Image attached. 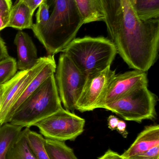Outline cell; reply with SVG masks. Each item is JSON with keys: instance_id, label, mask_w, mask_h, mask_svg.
<instances>
[{"instance_id": "obj_14", "label": "cell", "mask_w": 159, "mask_h": 159, "mask_svg": "<svg viewBox=\"0 0 159 159\" xmlns=\"http://www.w3.org/2000/svg\"><path fill=\"white\" fill-rule=\"evenodd\" d=\"M32 13L30 8L22 0H18L12 6L10 10L9 23L7 27L18 30L32 29L33 23Z\"/></svg>"}, {"instance_id": "obj_28", "label": "cell", "mask_w": 159, "mask_h": 159, "mask_svg": "<svg viewBox=\"0 0 159 159\" xmlns=\"http://www.w3.org/2000/svg\"><path fill=\"white\" fill-rule=\"evenodd\" d=\"M24 3L29 7L33 13L43 2L44 0H22Z\"/></svg>"}, {"instance_id": "obj_8", "label": "cell", "mask_w": 159, "mask_h": 159, "mask_svg": "<svg viewBox=\"0 0 159 159\" xmlns=\"http://www.w3.org/2000/svg\"><path fill=\"white\" fill-rule=\"evenodd\" d=\"M53 57L54 56H48L39 58L34 67L29 70L16 72L10 80L3 85V93L0 107V126L5 123L10 108L26 86Z\"/></svg>"}, {"instance_id": "obj_19", "label": "cell", "mask_w": 159, "mask_h": 159, "mask_svg": "<svg viewBox=\"0 0 159 159\" xmlns=\"http://www.w3.org/2000/svg\"><path fill=\"white\" fill-rule=\"evenodd\" d=\"M45 148L49 159H78L63 142L46 138Z\"/></svg>"}, {"instance_id": "obj_23", "label": "cell", "mask_w": 159, "mask_h": 159, "mask_svg": "<svg viewBox=\"0 0 159 159\" xmlns=\"http://www.w3.org/2000/svg\"><path fill=\"white\" fill-rule=\"evenodd\" d=\"M124 159H159V146L156 147L144 153L138 154Z\"/></svg>"}, {"instance_id": "obj_9", "label": "cell", "mask_w": 159, "mask_h": 159, "mask_svg": "<svg viewBox=\"0 0 159 159\" xmlns=\"http://www.w3.org/2000/svg\"><path fill=\"white\" fill-rule=\"evenodd\" d=\"M115 75L108 67L104 70L88 75L85 86L76 104V110L81 112L98 108L109 83Z\"/></svg>"}, {"instance_id": "obj_7", "label": "cell", "mask_w": 159, "mask_h": 159, "mask_svg": "<svg viewBox=\"0 0 159 159\" xmlns=\"http://www.w3.org/2000/svg\"><path fill=\"white\" fill-rule=\"evenodd\" d=\"M85 120L63 108L36 122L34 126L46 139L64 142L74 141L83 133Z\"/></svg>"}, {"instance_id": "obj_5", "label": "cell", "mask_w": 159, "mask_h": 159, "mask_svg": "<svg viewBox=\"0 0 159 159\" xmlns=\"http://www.w3.org/2000/svg\"><path fill=\"white\" fill-rule=\"evenodd\" d=\"M157 96L147 86L135 89L116 101L104 105L101 108L112 111L124 120L141 123L157 116Z\"/></svg>"}, {"instance_id": "obj_11", "label": "cell", "mask_w": 159, "mask_h": 159, "mask_svg": "<svg viewBox=\"0 0 159 159\" xmlns=\"http://www.w3.org/2000/svg\"><path fill=\"white\" fill-rule=\"evenodd\" d=\"M14 43L17 51V69L20 71L26 70L34 67L39 58L36 47L29 34L22 31L18 32Z\"/></svg>"}, {"instance_id": "obj_10", "label": "cell", "mask_w": 159, "mask_h": 159, "mask_svg": "<svg viewBox=\"0 0 159 159\" xmlns=\"http://www.w3.org/2000/svg\"><path fill=\"white\" fill-rule=\"evenodd\" d=\"M148 85L146 73L135 70L115 75L109 83L98 108L119 99L132 91Z\"/></svg>"}, {"instance_id": "obj_15", "label": "cell", "mask_w": 159, "mask_h": 159, "mask_svg": "<svg viewBox=\"0 0 159 159\" xmlns=\"http://www.w3.org/2000/svg\"><path fill=\"white\" fill-rule=\"evenodd\" d=\"M84 24L105 20L101 0H74Z\"/></svg>"}, {"instance_id": "obj_4", "label": "cell", "mask_w": 159, "mask_h": 159, "mask_svg": "<svg viewBox=\"0 0 159 159\" xmlns=\"http://www.w3.org/2000/svg\"><path fill=\"white\" fill-rule=\"evenodd\" d=\"M63 108L53 74L16 109L8 123L30 128L37 121Z\"/></svg>"}, {"instance_id": "obj_1", "label": "cell", "mask_w": 159, "mask_h": 159, "mask_svg": "<svg viewBox=\"0 0 159 159\" xmlns=\"http://www.w3.org/2000/svg\"><path fill=\"white\" fill-rule=\"evenodd\" d=\"M107 31L129 67L146 72L158 54L159 18L142 20L130 0H101Z\"/></svg>"}, {"instance_id": "obj_21", "label": "cell", "mask_w": 159, "mask_h": 159, "mask_svg": "<svg viewBox=\"0 0 159 159\" xmlns=\"http://www.w3.org/2000/svg\"><path fill=\"white\" fill-rule=\"evenodd\" d=\"M17 61L9 56L0 61V86L10 80L16 73Z\"/></svg>"}, {"instance_id": "obj_16", "label": "cell", "mask_w": 159, "mask_h": 159, "mask_svg": "<svg viewBox=\"0 0 159 159\" xmlns=\"http://www.w3.org/2000/svg\"><path fill=\"white\" fill-rule=\"evenodd\" d=\"M22 129L10 123L0 126V159H5L8 149L18 137Z\"/></svg>"}, {"instance_id": "obj_2", "label": "cell", "mask_w": 159, "mask_h": 159, "mask_svg": "<svg viewBox=\"0 0 159 159\" xmlns=\"http://www.w3.org/2000/svg\"><path fill=\"white\" fill-rule=\"evenodd\" d=\"M44 1L49 5V19L34 34L49 56H54L75 39L84 23L74 0Z\"/></svg>"}, {"instance_id": "obj_24", "label": "cell", "mask_w": 159, "mask_h": 159, "mask_svg": "<svg viewBox=\"0 0 159 159\" xmlns=\"http://www.w3.org/2000/svg\"><path fill=\"white\" fill-rule=\"evenodd\" d=\"M10 10H0V31L8 26Z\"/></svg>"}, {"instance_id": "obj_25", "label": "cell", "mask_w": 159, "mask_h": 159, "mask_svg": "<svg viewBox=\"0 0 159 159\" xmlns=\"http://www.w3.org/2000/svg\"><path fill=\"white\" fill-rule=\"evenodd\" d=\"M9 57L5 43L0 36V61L5 59Z\"/></svg>"}, {"instance_id": "obj_22", "label": "cell", "mask_w": 159, "mask_h": 159, "mask_svg": "<svg viewBox=\"0 0 159 159\" xmlns=\"http://www.w3.org/2000/svg\"><path fill=\"white\" fill-rule=\"evenodd\" d=\"M49 5L46 1L44 0L43 2L38 7V11L36 15V22L33 24L32 28L34 33L39 31L45 26L49 19Z\"/></svg>"}, {"instance_id": "obj_20", "label": "cell", "mask_w": 159, "mask_h": 159, "mask_svg": "<svg viewBox=\"0 0 159 159\" xmlns=\"http://www.w3.org/2000/svg\"><path fill=\"white\" fill-rule=\"evenodd\" d=\"M26 139L28 146L36 159H49L45 148V139L42 134L26 128Z\"/></svg>"}, {"instance_id": "obj_30", "label": "cell", "mask_w": 159, "mask_h": 159, "mask_svg": "<svg viewBox=\"0 0 159 159\" xmlns=\"http://www.w3.org/2000/svg\"><path fill=\"white\" fill-rule=\"evenodd\" d=\"M12 7L11 0H0V10H11Z\"/></svg>"}, {"instance_id": "obj_18", "label": "cell", "mask_w": 159, "mask_h": 159, "mask_svg": "<svg viewBox=\"0 0 159 159\" xmlns=\"http://www.w3.org/2000/svg\"><path fill=\"white\" fill-rule=\"evenodd\" d=\"M132 5L141 20L159 18V0H133Z\"/></svg>"}, {"instance_id": "obj_26", "label": "cell", "mask_w": 159, "mask_h": 159, "mask_svg": "<svg viewBox=\"0 0 159 159\" xmlns=\"http://www.w3.org/2000/svg\"><path fill=\"white\" fill-rule=\"evenodd\" d=\"M98 159H124L116 152H114L111 149H108L105 154L98 158Z\"/></svg>"}, {"instance_id": "obj_6", "label": "cell", "mask_w": 159, "mask_h": 159, "mask_svg": "<svg viewBox=\"0 0 159 159\" xmlns=\"http://www.w3.org/2000/svg\"><path fill=\"white\" fill-rule=\"evenodd\" d=\"M56 73L55 80L61 102L66 110L74 112L87 76L63 53L60 56Z\"/></svg>"}, {"instance_id": "obj_32", "label": "cell", "mask_w": 159, "mask_h": 159, "mask_svg": "<svg viewBox=\"0 0 159 159\" xmlns=\"http://www.w3.org/2000/svg\"><path fill=\"white\" fill-rule=\"evenodd\" d=\"M130 2H131V3L132 4L133 0H130Z\"/></svg>"}, {"instance_id": "obj_17", "label": "cell", "mask_w": 159, "mask_h": 159, "mask_svg": "<svg viewBox=\"0 0 159 159\" xmlns=\"http://www.w3.org/2000/svg\"><path fill=\"white\" fill-rule=\"evenodd\" d=\"M26 128L9 148L5 159H36L31 152L26 139Z\"/></svg>"}, {"instance_id": "obj_12", "label": "cell", "mask_w": 159, "mask_h": 159, "mask_svg": "<svg viewBox=\"0 0 159 159\" xmlns=\"http://www.w3.org/2000/svg\"><path fill=\"white\" fill-rule=\"evenodd\" d=\"M157 146H159V125L147 126L139 134L129 148L121 156L122 158L129 157L144 153Z\"/></svg>"}, {"instance_id": "obj_31", "label": "cell", "mask_w": 159, "mask_h": 159, "mask_svg": "<svg viewBox=\"0 0 159 159\" xmlns=\"http://www.w3.org/2000/svg\"><path fill=\"white\" fill-rule=\"evenodd\" d=\"M3 93V87L2 85L0 86V107H1V103H2Z\"/></svg>"}, {"instance_id": "obj_13", "label": "cell", "mask_w": 159, "mask_h": 159, "mask_svg": "<svg viewBox=\"0 0 159 159\" xmlns=\"http://www.w3.org/2000/svg\"><path fill=\"white\" fill-rule=\"evenodd\" d=\"M56 68L57 65L54 57H53L47 63L46 65L39 72V73L36 76H35L26 86L22 93L21 94L20 96L10 108L7 116L5 123H8L11 116L20 105L34 92L46 80L55 74L56 72Z\"/></svg>"}, {"instance_id": "obj_29", "label": "cell", "mask_w": 159, "mask_h": 159, "mask_svg": "<svg viewBox=\"0 0 159 159\" xmlns=\"http://www.w3.org/2000/svg\"><path fill=\"white\" fill-rule=\"evenodd\" d=\"M119 120V119L118 118L115 116L111 115V116H109L108 118V128L111 130L113 131L116 130Z\"/></svg>"}, {"instance_id": "obj_3", "label": "cell", "mask_w": 159, "mask_h": 159, "mask_svg": "<svg viewBox=\"0 0 159 159\" xmlns=\"http://www.w3.org/2000/svg\"><path fill=\"white\" fill-rule=\"evenodd\" d=\"M62 52L87 76L111 67L117 53L111 40L91 36L75 38Z\"/></svg>"}, {"instance_id": "obj_27", "label": "cell", "mask_w": 159, "mask_h": 159, "mask_svg": "<svg viewBox=\"0 0 159 159\" xmlns=\"http://www.w3.org/2000/svg\"><path fill=\"white\" fill-rule=\"evenodd\" d=\"M116 130H117V131L121 134L123 137L127 138L128 135V132L127 130V124L125 121L122 120H119Z\"/></svg>"}]
</instances>
